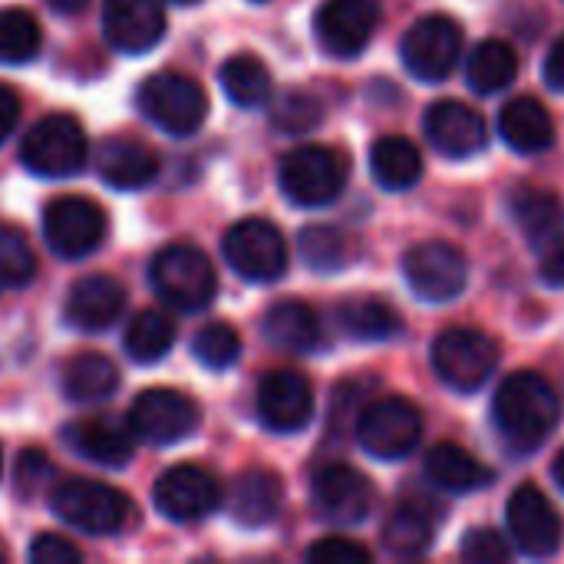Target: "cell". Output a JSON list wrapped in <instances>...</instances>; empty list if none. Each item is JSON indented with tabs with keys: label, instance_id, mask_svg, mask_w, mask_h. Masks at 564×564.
<instances>
[{
	"label": "cell",
	"instance_id": "obj_1",
	"mask_svg": "<svg viewBox=\"0 0 564 564\" xmlns=\"http://www.w3.org/2000/svg\"><path fill=\"white\" fill-rule=\"evenodd\" d=\"M558 420H562V400L555 387L535 370L512 373L509 380H502V387L492 397V423L506 449H512L516 456H529L539 446H545Z\"/></svg>",
	"mask_w": 564,
	"mask_h": 564
},
{
	"label": "cell",
	"instance_id": "obj_2",
	"mask_svg": "<svg viewBox=\"0 0 564 564\" xmlns=\"http://www.w3.org/2000/svg\"><path fill=\"white\" fill-rule=\"evenodd\" d=\"M149 284L169 307L182 314L205 311L218 294V274L208 254L195 245H169L149 264Z\"/></svg>",
	"mask_w": 564,
	"mask_h": 564
},
{
	"label": "cell",
	"instance_id": "obj_3",
	"mask_svg": "<svg viewBox=\"0 0 564 564\" xmlns=\"http://www.w3.org/2000/svg\"><path fill=\"white\" fill-rule=\"evenodd\" d=\"M135 106L155 129H162L165 135L185 139L202 129L208 116V93L202 89L198 79L165 69V73L149 76L139 86Z\"/></svg>",
	"mask_w": 564,
	"mask_h": 564
},
{
	"label": "cell",
	"instance_id": "obj_4",
	"mask_svg": "<svg viewBox=\"0 0 564 564\" xmlns=\"http://www.w3.org/2000/svg\"><path fill=\"white\" fill-rule=\"evenodd\" d=\"M347 175H350V162L344 152L330 145H301L281 159L278 185L291 205L324 208L344 195Z\"/></svg>",
	"mask_w": 564,
	"mask_h": 564
},
{
	"label": "cell",
	"instance_id": "obj_5",
	"mask_svg": "<svg viewBox=\"0 0 564 564\" xmlns=\"http://www.w3.org/2000/svg\"><path fill=\"white\" fill-rule=\"evenodd\" d=\"M53 512L83 535H116L132 516V502L116 486L99 479H59L50 492Z\"/></svg>",
	"mask_w": 564,
	"mask_h": 564
},
{
	"label": "cell",
	"instance_id": "obj_6",
	"mask_svg": "<svg viewBox=\"0 0 564 564\" xmlns=\"http://www.w3.org/2000/svg\"><path fill=\"white\" fill-rule=\"evenodd\" d=\"M86 159H89V139L83 126L66 112L43 116L26 129L20 142V162L36 178H69L83 172Z\"/></svg>",
	"mask_w": 564,
	"mask_h": 564
},
{
	"label": "cell",
	"instance_id": "obj_7",
	"mask_svg": "<svg viewBox=\"0 0 564 564\" xmlns=\"http://www.w3.org/2000/svg\"><path fill=\"white\" fill-rule=\"evenodd\" d=\"M436 377L459 393H476L496 373L499 347L489 334L473 327H449L433 340L430 350Z\"/></svg>",
	"mask_w": 564,
	"mask_h": 564
},
{
	"label": "cell",
	"instance_id": "obj_8",
	"mask_svg": "<svg viewBox=\"0 0 564 564\" xmlns=\"http://www.w3.org/2000/svg\"><path fill=\"white\" fill-rule=\"evenodd\" d=\"M221 254L228 268L251 284H271L288 271L284 235L264 218L235 221L221 238Z\"/></svg>",
	"mask_w": 564,
	"mask_h": 564
},
{
	"label": "cell",
	"instance_id": "obj_9",
	"mask_svg": "<svg viewBox=\"0 0 564 564\" xmlns=\"http://www.w3.org/2000/svg\"><path fill=\"white\" fill-rule=\"evenodd\" d=\"M132 436L139 443L149 446H175L182 440H188L198 423H202V410L192 397L169 390V387H155V390H142L126 416Z\"/></svg>",
	"mask_w": 564,
	"mask_h": 564
},
{
	"label": "cell",
	"instance_id": "obj_10",
	"mask_svg": "<svg viewBox=\"0 0 564 564\" xmlns=\"http://www.w3.org/2000/svg\"><path fill=\"white\" fill-rule=\"evenodd\" d=\"M46 248L63 261L93 254L106 238V212L86 195H59L43 208Z\"/></svg>",
	"mask_w": 564,
	"mask_h": 564
},
{
	"label": "cell",
	"instance_id": "obj_11",
	"mask_svg": "<svg viewBox=\"0 0 564 564\" xmlns=\"http://www.w3.org/2000/svg\"><path fill=\"white\" fill-rule=\"evenodd\" d=\"M403 278L420 301L449 304L469 284V258L449 241H423L406 251Z\"/></svg>",
	"mask_w": 564,
	"mask_h": 564
},
{
	"label": "cell",
	"instance_id": "obj_12",
	"mask_svg": "<svg viewBox=\"0 0 564 564\" xmlns=\"http://www.w3.org/2000/svg\"><path fill=\"white\" fill-rule=\"evenodd\" d=\"M420 436H423V416L403 397H383L370 403L357 420V443L373 459L397 463L416 449Z\"/></svg>",
	"mask_w": 564,
	"mask_h": 564
},
{
	"label": "cell",
	"instance_id": "obj_13",
	"mask_svg": "<svg viewBox=\"0 0 564 564\" xmlns=\"http://www.w3.org/2000/svg\"><path fill=\"white\" fill-rule=\"evenodd\" d=\"M463 53V26L453 17L433 13L416 20L400 43L403 66L423 83H443Z\"/></svg>",
	"mask_w": 564,
	"mask_h": 564
},
{
	"label": "cell",
	"instance_id": "obj_14",
	"mask_svg": "<svg viewBox=\"0 0 564 564\" xmlns=\"http://www.w3.org/2000/svg\"><path fill=\"white\" fill-rule=\"evenodd\" d=\"M152 502L169 522H178V525L202 522L221 506V482L208 469L182 463V466L165 469L155 479Z\"/></svg>",
	"mask_w": 564,
	"mask_h": 564
},
{
	"label": "cell",
	"instance_id": "obj_15",
	"mask_svg": "<svg viewBox=\"0 0 564 564\" xmlns=\"http://www.w3.org/2000/svg\"><path fill=\"white\" fill-rule=\"evenodd\" d=\"M506 522L512 545L529 558H552L562 549L564 525L555 506L539 486H519L509 496Z\"/></svg>",
	"mask_w": 564,
	"mask_h": 564
},
{
	"label": "cell",
	"instance_id": "obj_16",
	"mask_svg": "<svg viewBox=\"0 0 564 564\" xmlns=\"http://www.w3.org/2000/svg\"><path fill=\"white\" fill-rule=\"evenodd\" d=\"M380 23L377 0H324L314 13V33L324 53L350 59L364 53Z\"/></svg>",
	"mask_w": 564,
	"mask_h": 564
},
{
	"label": "cell",
	"instance_id": "obj_17",
	"mask_svg": "<svg viewBox=\"0 0 564 564\" xmlns=\"http://www.w3.org/2000/svg\"><path fill=\"white\" fill-rule=\"evenodd\" d=\"M314 416V387L297 370H271L258 383V420L271 433H301Z\"/></svg>",
	"mask_w": 564,
	"mask_h": 564
},
{
	"label": "cell",
	"instance_id": "obj_18",
	"mask_svg": "<svg viewBox=\"0 0 564 564\" xmlns=\"http://www.w3.org/2000/svg\"><path fill=\"white\" fill-rule=\"evenodd\" d=\"M311 499L321 519L334 525H360L373 509L370 482L350 466H327L311 482Z\"/></svg>",
	"mask_w": 564,
	"mask_h": 564
},
{
	"label": "cell",
	"instance_id": "obj_19",
	"mask_svg": "<svg viewBox=\"0 0 564 564\" xmlns=\"http://www.w3.org/2000/svg\"><path fill=\"white\" fill-rule=\"evenodd\" d=\"M165 33L159 0H102V36L119 53H149Z\"/></svg>",
	"mask_w": 564,
	"mask_h": 564
},
{
	"label": "cell",
	"instance_id": "obj_20",
	"mask_svg": "<svg viewBox=\"0 0 564 564\" xmlns=\"http://www.w3.org/2000/svg\"><path fill=\"white\" fill-rule=\"evenodd\" d=\"M63 443L79 459H86L93 466H106V469L129 466L132 453H135V436H132L129 423H119L112 416H86V420L66 423Z\"/></svg>",
	"mask_w": 564,
	"mask_h": 564
},
{
	"label": "cell",
	"instance_id": "obj_21",
	"mask_svg": "<svg viewBox=\"0 0 564 564\" xmlns=\"http://www.w3.org/2000/svg\"><path fill=\"white\" fill-rule=\"evenodd\" d=\"M426 139L446 159H473L486 149L489 132L476 109L443 99L426 109Z\"/></svg>",
	"mask_w": 564,
	"mask_h": 564
},
{
	"label": "cell",
	"instance_id": "obj_22",
	"mask_svg": "<svg viewBox=\"0 0 564 564\" xmlns=\"http://www.w3.org/2000/svg\"><path fill=\"white\" fill-rule=\"evenodd\" d=\"M126 311V288L112 274H86L79 278L63 304L66 324L86 334L109 330Z\"/></svg>",
	"mask_w": 564,
	"mask_h": 564
},
{
	"label": "cell",
	"instance_id": "obj_23",
	"mask_svg": "<svg viewBox=\"0 0 564 564\" xmlns=\"http://www.w3.org/2000/svg\"><path fill=\"white\" fill-rule=\"evenodd\" d=\"M99 178L116 192H139L159 178V155L139 139H109L96 155Z\"/></svg>",
	"mask_w": 564,
	"mask_h": 564
},
{
	"label": "cell",
	"instance_id": "obj_24",
	"mask_svg": "<svg viewBox=\"0 0 564 564\" xmlns=\"http://www.w3.org/2000/svg\"><path fill=\"white\" fill-rule=\"evenodd\" d=\"M281 506H284V486L271 469H248L231 486V516L245 529L271 525Z\"/></svg>",
	"mask_w": 564,
	"mask_h": 564
},
{
	"label": "cell",
	"instance_id": "obj_25",
	"mask_svg": "<svg viewBox=\"0 0 564 564\" xmlns=\"http://www.w3.org/2000/svg\"><path fill=\"white\" fill-rule=\"evenodd\" d=\"M499 132H502V142L522 155H539V152L552 149V142H555V122H552L549 109L532 96H519V99L506 102V109L499 116Z\"/></svg>",
	"mask_w": 564,
	"mask_h": 564
},
{
	"label": "cell",
	"instance_id": "obj_26",
	"mask_svg": "<svg viewBox=\"0 0 564 564\" xmlns=\"http://www.w3.org/2000/svg\"><path fill=\"white\" fill-rule=\"evenodd\" d=\"M264 340L288 354H311L321 344V317L304 301H281L261 321Z\"/></svg>",
	"mask_w": 564,
	"mask_h": 564
},
{
	"label": "cell",
	"instance_id": "obj_27",
	"mask_svg": "<svg viewBox=\"0 0 564 564\" xmlns=\"http://www.w3.org/2000/svg\"><path fill=\"white\" fill-rule=\"evenodd\" d=\"M119 390V367L96 350H83L73 360H66L63 367V393L66 400L89 406V403H102Z\"/></svg>",
	"mask_w": 564,
	"mask_h": 564
},
{
	"label": "cell",
	"instance_id": "obj_28",
	"mask_svg": "<svg viewBox=\"0 0 564 564\" xmlns=\"http://www.w3.org/2000/svg\"><path fill=\"white\" fill-rule=\"evenodd\" d=\"M370 172L380 188L406 192L423 175V155L416 142H410L406 135H383L370 149Z\"/></svg>",
	"mask_w": 564,
	"mask_h": 564
},
{
	"label": "cell",
	"instance_id": "obj_29",
	"mask_svg": "<svg viewBox=\"0 0 564 564\" xmlns=\"http://www.w3.org/2000/svg\"><path fill=\"white\" fill-rule=\"evenodd\" d=\"M426 479H430L436 489H443V492H459V496H466V492L482 489V486L492 479V473H489L486 466H479V459H476L473 453H466L463 446H456V443H440V446H433L430 456H426Z\"/></svg>",
	"mask_w": 564,
	"mask_h": 564
},
{
	"label": "cell",
	"instance_id": "obj_30",
	"mask_svg": "<svg viewBox=\"0 0 564 564\" xmlns=\"http://www.w3.org/2000/svg\"><path fill=\"white\" fill-rule=\"evenodd\" d=\"M516 76H519V56L506 40H486L466 59V83L479 96L502 93L506 86L516 83Z\"/></svg>",
	"mask_w": 564,
	"mask_h": 564
},
{
	"label": "cell",
	"instance_id": "obj_31",
	"mask_svg": "<svg viewBox=\"0 0 564 564\" xmlns=\"http://www.w3.org/2000/svg\"><path fill=\"white\" fill-rule=\"evenodd\" d=\"M433 539H436V522H433L430 509L416 506V502H400L383 525V545L397 558H416V555L430 552Z\"/></svg>",
	"mask_w": 564,
	"mask_h": 564
},
{
	"label": "cell",
	"instance_id": "obj_32",
	"mask_svg": "<svg viewBox=\"0 0 564 564\" xmlns=\"http://www.w3.org/2000/svg\"><path fill=\"white\" fill-rule=\"evenodd\" d=\"M218 79H221L225 96H228L235 106H241V109H258V106H264V102L271 99V93H274V83H271L268 66H264L258 56H251V53H235V56H228V59L221 63Z\"/></svg>",
	"mask_w": 564,
	"mask_h": 564
},
{
	"label": "cell",
	"instance_id": "obj_33",
	"mask_svg": "<svg viewBox=\"0 0 564 564\" xmlns=\"http://www.w3.org/2000/svg\"><path fill=\"white\" fill-rule=\"evenodd\" d=\"M512 208H516V218H519V225H522V231L535 251L564 238V208L552 192L525 188L516 195Z\"/></svg>",
	"mask_w": 564,
	"mask_h": 564
},
{
	"label": "cell",
	"instance_id": "obj_34",
	"mask_svg": "<svg viewBox=\"0 0 564 564\" xmlns=\"http://www.w3.org/2000/svg\"><path fill=\"white\" fill-rule=\"evenodd\" d=\"M172 344H175V324L162 311H139L122 334V347L129 360L142 367L159 364L172 350Z\"/></svg>",
	"mask_w": 564,
	"mask_h": 564
},
{
	"label": "cell",
	"instance_id": "obj_35",
	"mask_svg": "<svg viewBox=\"0 0 564 564\" xmlns=\"http://www.w3.org/2000/svg\"><path fill=\"white\" fill-rule=\"evenodd\" d=\"M340 327L354 337V340H367V344H377V340H390L400 334V314L387 304V301H377V297H360V301H347L340 311Z\"/></svg>",
	"mask_w": 564,
	"mask_h": 564
},
{
	"label": "cell",
	"instance_id": "obj_36",
	"mask_svg": "<svg viewBox=\"0 0 564 564\" xmlns=\"http://www.w3.org/2000/svg\"><path fill=\"white\" fill-rule=\"evenodd\" d=\"M40 46H43V30L30 10H23V7L0 10V63L23 66V63L36 59Z\"/></svg>",
	"mask_w": 564,
	"mask_h": 564
},
{
	"label": "cell",
	"instance_id": "obj_37",
	"mask_svg": "<svg viewBox=\"0 0 564 564\" xmlns=\"http://www.w3.org/2000/svg\"><path fill=\"white\" fill-rule=\"evenodd\" d=\"M301 258L311 271H321V274H334L340 268L350 264L354 251H350V241L340 228L334 225H311L301 231Z\"/></svg>",
	"mask_w": 564,
	"mask_h": 564
},
{
	"label": "cell",
	"instance_id": "obj_38",
	"mask_svg": "<svg viewBox=\"0 0 564 564\" xmlns=\"http://www.w3.org/2000/svg\"><path fill=\"white\" fill-rule=\"evenodd\" d=\"M36 274V254L26 235L13 225H0V291H20Z\"/></svg>",
	"mask_w": 564,
	"mask_h": 564
},
{
	"label": "cell",
	"instance_id": "obj_39",
	"mask_svg": "<svg viewBox=\"0 0 564 564\" xmlns=\"http://www.w3.org/2000/svg\"><path fill=\"white\" fill-rule=\"evenodd\" d=\"M192 354L208 370H228L241 357V337H238V330L231 324L215 321V324H205L192 337Z\"/></svg>",
	"mask_w": 564,
	"mask_h": 564
},
{
	"label": "cell",
	"instance_id": "obj_40",
	"mask_svg": "<svg viewBox=\"0 0 564 564\" xmlns=\"http://www.w3.org/2000/svg\"><path fill=\"white\" fill-rule=\"evenodd\" d=\"M271 119L281 132H307L321 122V102L311 93H288L274 102Z\"/></svg>",
	"mask_w": 564,
	"mask_h": 564
},
{
	"label": "cell",
	"instance_id": "obj_41",
	"mask_svg": "<svg viewBox=\"0 0 564 564\" xmlns=\"http://www.w3.org/2000/svg\"><path fill=\"white\" fill-rule=\"evenodd\" d=\"M512 549L509 542L492 532V529H473L466 539H463V562L469 564H499L509 562Z\"/></svg>",
	"mask_w": 564,
	"mask_h": 564
},
{
	"label": "cell",
	"instance_id": "obj_42",
	"mask_svg": "<svg viewBox=\"0 0 564 564\" xmlns=\"http://www.w3.org/2000/svg\"><path fill=\"white\" fill-rule=\"evenodd\" d=\"M307 562L314 564H367L370 552L350 539H321L307 549Z\"/></svg>",
	"mask_w": 564,
	"mask_h": 564
},
{
	"label": "cell",
	"instance_id": "obj_43",
	"mask_svg": "<svg viewBox=\"0 0 564 564\" xmlns=\"http://www.w3.org/2000/svg\"><path fill=\"white\" fill-rule=\"evenodd\" d=\"M30 562L33 564H76L83 558V552L69 542V539H63V535H36L33 539V545H30Z\"/></svg>",
	"mask_w": 564,
	"mask_h": 564
},
{
	"label": "cell",
	"instance_id": "obj_44",
	"mask_svg": "<svg viewBox=\"0 0 564 564\" xmlns=\"http://www.w3.org/2000/svg\"><path fill=\"white\" fill-rule=\"evenodd\" d=\"M50 476H53V466L46 463L43 453H36V449L20 453V463H17V486H20L26 496H33L36 486H43Z\"/></svg>",
	"mask_w": 564,
	"mask_h": 564
},
{
	"label": "cell",
	"instance_id": "obj_45",
	"mask_svg": "<svg viewBox=\"0 0 564 564\" xmlns=\"http://www.w3.org/2000/svg\"><path fill=\"white\" fill-rule=\"evenodd\" d=\"M539 254V271H542V281L552 284V288H564V238L545 245L535 251Z\"/></svg>",
	"mask_w": 564,
	"mask_h": 564
},
{
	"label": "cell",
	"instance_id": "obj_46",
	"mask_svg": "<svg viewBox=\"0 0 564 564\" xmlns=\"http://www.w3.org/2000/svg\"><path fill=\"white\" fill-rule=\"evenodd\" d=\"M17 122H20V96L7 83H0V145L10 139Z\"/></svg>",
	"mask_w": 564,
	"mask_h": 564
},
{
	"label": "cell",
	"instance_id": "obj_47",
	"mask_svg": "<svg viewBox=\"0 0 564 564\" xmlns=\"http://www.w3.org/2000/svg\"><path fill=\"white\" fill-rule=\"evenodd\" d=\"M545 83H549V89L564 93V36L552 43V50L545 56Z\"/></svg>",
	"mask_w": 564,
	"mask_h": 564
},
{
	"label": "cell",
	"instance_id": "obj_48",
	"mask_svg": "<svg viewBox=\"0 0 564 564\" xmlns=\"http://www.w3.org/2000/svg\"><path fill=\"white\" fill-rule=\"evenodd\" d=\"M50 10H56L59 17H73V13H83L89 7V0H46Z\"/></svg>",
	"mask_w": 564,
	"mask_h": 564
},
{
	"label": "cell",
	"instance_id": "obj_49",
	"mask_svg": "<svg viewBox=\"0 0 564 564\" xmlns=\"http://www.w3.org/2000/svg\"><path fill=\"white\" fill-rule=\"evenodd\" d=\"M552 479H555V486L564 492V446L558 449V456H555V463H552Z\"/></svg>",
	"mask_w": 564,
	"mask_h": 564
},
{
	"label": "cell",
	"instance_id": "obj_50",
	"mask_svg": "<svg viewBox=\"0 0 564 564\" xmlns=\"http://www.w3.org/2000/svg\"><path fill=\"white\" fill-rule=\"evenodd\" d=\"M172 3H198V0H172Z\"/></svg>",
	"mask_w": 564,
	"mask_h": 564
},
{
	"label": "cell",
	"instance_id": "obj_51",
	"mask_svg": "<svg viewBox=\"0 0 564 564\" xmlns=\"http://www.w3.org/2000/svg\"><path fill=\"white\" fill-rule=\"evenodd\" d=\"M3 558H7V552H3V549H0V562H3Z\"/></svg>",
	"mask_w": 564,
	"mask_h": 564
},
{
	"label": "cell",
	"instance_id": "obj_52",
	"mask_svg": "<svg viewBox=\"0 0 564 564\" xmlns=\"http://www.w3.org/2000/svg\"><path fill=\"white\" fill-rule=\"evenodd\" d=\"M0 473H3V456H0Z\"/></svg>",
	"mask_w": 564,
	"mask_h": 564
},
{
	"label": "cell",
	"instance_id": "obj_53",
	"mask_svg": "<svg viewBox=\"0 0 564 564\" xmlns=\"http://www.w3.org/2000/svg\"><path fill=\"white\" fill-rule=\"evenodd\" d=\"M254 3H264V0H254Z\"/></svg>",
	"mask_w": 564,
	"mask_h": 564
}]
</instances>
